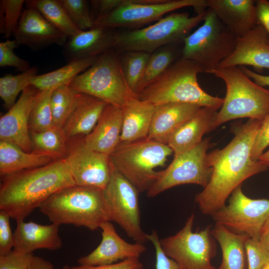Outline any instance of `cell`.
I'll return each mask as SVG.
<instances>
[{"mask_svg":"<svg viewBox=\"0 0 269 269\" xmlns=\"http://www.w3.org/2000/svg\"><path fill=\"white\" fill-rule=\"evenodd\" d=\"M97 57L71 61L58 69L37 75L32 79L31 85L44 91L53 90L62 86L69 85L74 78L92 65Z\"/></svg>","mask_w":269,"mask_h":269,"instance_id":"cell-30","label":"cell"},{"mask_svg":"<svg viewBox=\"0 0 269 269\" xmlns=\"http://www.w3.org/2000/svg\"><path fill=\"white\" fill-rule=\"evenodd\" d=\"M218 18L236 37H241L257 25L256 0H207Z\"/></svg>","mask_w":269,"mask_h":269,"instance_id":"cell-22","label":"cell"},{"mask_svg":"<svg viewBox=\"0 0 269 269\" xmlns=\"http://www.w3.org/2000/svg\"><path fill=\"white\" fill-rule=\"evenodd\" d=\"M52 91H41L35 102L29 118L30 133L42 132L54 126L50 106Z\"/></svg>","mask_w":269,"mask_h":269,"instance_id":"cell-37","label":"cell"},{"mask_svg":"<svg viewBox=\"0 0 269 269\" xmlns=\"http://www.w3.org/2000/svg\"><path fill=\"white\" fill-rule=\"evenodd\" d=\"M52 223L84 227L94 231L110 221L104 190L73 185L55 193L39 208Z\"/></svg>","mask_w":269,"mask_h":269,"instance_id":"cell-3","label":"cell"},{"mask_svg":"<svg viewBox=\"0 0 269 269\" xmlns=\"http://www.w3.org/2000/svg\"><path fill=\"white\" fill-rule=\"evenodd\" d=\"M41 90L32 85L20 94L15 103L0 118V140L33 152L29 127L32 109Z\"/></svg>","mask_w":269,"mask_h":269,"instance_id":"cell-16","label":"cell"},{"mask_svg":"<svg viewBox=\"0 0 269 269\" xmlns=\"http://www.w3.org/2000/svg\"><path fill=\"white\" fill-rule=\"evenodd\" d=\"M59 269H73L72 267H70L68 265H65L63 267H62L61 268H60Z\"/></svg>","mask_w":269,"mask_h":269,"instance_id":"cell-53","label":"cell"},{"mask_svg":"<svg viewBox=\"0 0 269 269\" xmlns=\"http://www.w3.org/2000/svg\"><path fill=\"white\" fill-rule=\"evenodd\" d=\"M203 24L183 41L181 57L196 63L211 74L234 52L236 37L207 7Z\"/></svg>","mask_w":269,"mask_h":269,"instance_id":"cell-8","label":"cell"},{"mask_svg":"<svg viewBox=\"0 0 269 269\" xmlns=\"http://www.w3.org/2000/svg\"><path fill=\"white\" fill-rule=\"evenodd\" d=\"M205 13V11L191 17L187 12H171L148 26L116 32L113 49L118 53H151L163 46L183 42L191 30L203 21Z\"/></svg>","mask_w":269,"mask_h":269,"instance_id":"cell-6","label":"cell"},{"mask_svg":"<svg viewBox=\"0 0 269 269\" xmlns=\"http://www.w3.org/2000/svg\"><path fill=\"white\" fill-rule=\"evenodd\" d=\"M258 160L269 168V149L263 152L258 157Z\"/></svg>","mask_w":269,"mask_h":269,"instance_id":"cell-52","label":"cell"},{"mask_svg":"<svg viewBox=\"0 0 269 269\" xmlns=\"http://www.w3.org/2000/svg\"><path fill=\"white\" fill-rule=\"evenodd\" d=\"M33 151L44 153L55 159L65 158L68 140L63 129L55 126L40 132H30Z\"/></svg>","mask_w":269,"mask_h":269,"instance_id":"cell-33","label":"cell"},{"mask_svg":"<svg viewBox=\"0 0 269 269\" xmlns=\"http://www.w3.org/2000/svg\"><path fill=\"white\" fill-rule=\"evenodd\" d=\"M121 0H92L91 3V16L94 22L105 16L117 8Z\"/></svg>","mask_w":269,"mask_h":269,"instance_id":"cell-46","label":"cell"},{"mask_svg":"<svg viewBox=\"0 0 269 269\" xmlns=\"http://www.w3.org/2000/svg\"><path fill=\"white\" fill-rule=\"evenodd\" d=\"M247 65L259 69H269V36L261 25H257L242 36L236 37L234 52L218 67Z\"/></svg>","mask_w":269,"mask_h":269,"instance_id":"cell-19","label":"cell"},{"mask_svg":"<svg viewBox=\"0 0 269 269\" xmlns=\"http://www.w3.org/2000/svg\"><path fill=\"white\" fill-rule=\"evenodd\" d=\"M172 153L167 144L146 138L119 144L110 156L115 169L142 192L158 178L156 168L163 166Z\"/></svg>","mask_w":269,"mask_h":269,"instance_id":"cell-7","label":"cell"},{"mask_svg":"<svg viewBox=\"0 0 269 269\" xmlns=\"http://www.w3.org/2000/svg\"><path fill=\"white\" fill-rule=\"evenodd\" d=\"M245 249L247 269H264L269 263V252L259 239L249 237L246 241Z\"/></svg>","mask_w":269,"mask_h":269,"instance_id":"cell-41","label":"cell"},{"mask_svg":"<svg viewBox=\"0 0 269 269\" xmlns=\"http://www.w3.org/2000/svg\"><path fill=\"white\" fill-rule=\"evenodd\" d=\"M27 269H54V268L51 262L41 257L34 256Z\"/></svg>","mask_w":269,"mask_h":269,"instance_id":"cell-50","label":"cell"},{"mask_svg":"<svg viewBox=\"0 0 269 269\" xmlns=\"http://www.w3.org/2000/svg\"><path fill=\"white\" fill-rule=\"evenodd\" d=\"M217 109L202 107L192 118L171 136L167 145L174 155L188 150L200 143L203 135L214 130Z\"/></svg>","mask_w":269,"mask_h":269,"instance_id":"cell-26","label":"cell"},{"mask_svg":"<svg viewBox=\"0 0 269 269\" xmlns=\"http://www.w3.org/2000/svg\"><path fill=\"white\" fill-rule=\"evenodd\" d=\"M25 0H0V32L7 39L13 35L23 12Z\"/></svg>","mask_w":269,"mask_h":269,"instance_id":"cell-38","label":"cell"},{"mask_svg":"<svg viewBox=\"0 0 269 269\" xmlns=\"http://www.w3.org/2000/svg\"><path fill=\"white\" fill-rule=\"evenodd\" d=\"M210 138H206L194 147L174 155L171 163L146 191L147 196L154 197L173 187L195 184L205 187L208 183L212 168L207 161V151Z\"/></svg>","mask_w":269,"mask_h":269,"instance_id":"cell-12","label":"cell"},{"mask_svg":"<svg viewBox=\"0 0 269 269\" xmlns=\"http://www.w3.org/2000/svg\"><path fill=\"white\" fill-rule=\"evenodd\" d=\"M201 72L202 70L196 63L179 58L137 97L155 106L167 103H184L218 110L224 98L213 96L201 88L197 80V75Z\"/></svg>","mask_w":269,"mask_h":269,"instance_id":"cell-4","label":"cell"},{"mask_svg":"<svg viewBox=\"0 0 269 269\" xmlns=\"http://www.w3.org/2000/svg\"><path fill=\"white\" fill-rule=\"evenodd\" d=\"M34 256L33 253H24L13 249L0 256V269H27Z\"/></svg>","mask_w":269,"mask_h":269,"instance_id":"cell-42","label":"cell"},{"mask_svg":"<svg viewBox=\"0 0 269 269\" xmlns=\"http://www.w3.org/2000/svg\"><path fill=\"white\" fill-rule=\"evenodd\" d=\"M56 160L48 155L27 152L18 146L0 140V175L2 177L22 170L39 167Z\"/></svg>","mask_w":269,"mask_h":269,"instance_id":"cell-29","label":"cell"},{"mask_svg":"<svg viewBox=\"0 0 269 269\" xmlns=\"http://www.w3.org/2000/svg\"><path fill=\"white\" fill-rule=\"evenodd\" d=\"M69 86L78 92L121 109L131 97L136 96L126 82L119 53L114 49L99 55L90 67L74 78Z\"/></svg>","mask_w":269,"mask_h":269,"instance_id":"cell-9","label":"cell"},{"mask_svg":"<svg viewBox=\"0 0 269 269\" xmlns=\"http://www.w3.org/2000/svg\"><path fill=\"white\" fill-rule=\"evenodd\" d=\"M155 107L152 103L140 100L136 96L128 101L122 108L123 127L119 144L147 138Z\"/></svg>","mask_w":269,"mask_h":269,"instance_id":"cell-25","label":"cell"},{"mask_svg":"<svg viewBox=\"0 0 269 269\" xmlns=\"http://www.w3.org/2000/svg\"><path fill=\"white\" fill-rule=\"evenodd\" d=\"M76 184L66 158L1 177L0 210L24 220L58 191Z\"/></svg>","mask_w":269,"mask_h":269,"instance_id":"cell-2","label":"cell"},{"mask_svg":"<svg viewBox=\"0 0 269 269\" xmlns=\"http://www.w3.org/2000/svg\"><path fill=\"white\" fill-rule=\"evenodd\" d=\"M18 45L15 39L0 42V67H12L21 72L30 68L27 61L15 53L14 50Z\"/></svg>","mask_w":269,"mask_h":269,"instance_id":"cell-40","label":"cell"},{"mask_svg":"<svg viewBox=\"0 0 269 269\" xmlns=\"http://www.w3.org/2000/svg\"><path fill=\"white\" fill-rule=\"evenodd\" d=\"M194 219L192 213L177 233L160 239L161 247L182 269H216L211 262L217 251L211 227L194 232Z\"/></svg>","mask_w":269,"mask_h":269,"instance_id":"cell-10","label":"cell"},{"mask_svg":"<svg viewBox=\"0 0 269 269\" xmlns=\"http://www.w3.org/2000/svg\"><path fill=\"white\" fill-rule=\"evenodd\" d=\"M84 138L80 136L68 140L65 158L72 177L76 185L105 190L114 170L110 156L90 148Z\"/></svg>","mask_w":269,"mask_h":269,"instance_id":"cell-15","label":"cell"},{"mask_svg":"<svg viewBox=\"0 0 269 269\" xmlns=\"http://www.w3.org/2000/svg\"><path fill=\"white\" fill-rule=\"evenodd\" d=\"M14 231L13 249L26 254L37 250L56 251L62 247L63 243L59 234V225L51 223L44 225L32 221H16Z\"/></svg>","mask_w":269,"mask_h":269,"instance_id":"cell-21","label":"cell"},{"mask_svg":"<svg viewBox=\"0 0 269 269\" xmlns=\"http://www.w3.org/2000/svg\"><path fill=\"white\" fill-rule=\"evenodd\" d=\"M175 45L163 46L150 54L140 83L137 96L147 86L158 80L177 59Z\"/></svg>","mask_w":269,"mask_h":269,"instance_id":"cell-32","label":"cell"},{"mask_svg":"<svg viewBox=\"0 0 269 269\" xmlns=\"http://www.w3.org/2000/svg\"><path fill=\"white\" fill-rule=\"evenodd\" d=\"M123 127L121 108L108 104L97 123L84 140L90 148L110 155L118 146Z\"/></svg>","mask_w":269,"mask_h":269,"instance_id":"cell-24","label":"cell"},{"mask_svg":"<svg viewBox=\"0 0 269 269\" xmlns=\"http://www.w3.org/2000/svg\"><path fill=\"white\" fill-rule=\"evenodd\" d=\"M73 269H143V265L139 258H131L120 262L102 266H83L72 267Z\"/></svg>","mask_w":269,"mask_h":269,"instance_id":"cell-47","label":"cell"},{"mask_svg":"<svg viewBox=\"0 0 269 269\" xmlns=\"http://www.w3.org/2000/svg\"><path fill=\"white\" fill-rule=\"evenodd\" d=\"M211 232L220 245L222 255L221 264L216 269H247L245 243L250 237L235 233L218 224Z\"/></svg>","mask_w":269,"mask_h":269,"instance_id":"cell-28","label":"cell"},{"mask_svg":"<svg viewBox=\"0 0 269 269\" xmlns=\"http://www.w3.org/2000/svg\"><path fill=\"white\" fill-rule=\"evenodd\" d=\"M115 32L112 29L94 26L68 38L63 53L67 63L83 58L97 57L113 49Z\"/></svg>","mask_w":269,"mask_h":269,"instance_id":"cell-23","label":"cell"},{"mask_svg":"<svg viewBox=\"0 0 269 269\" xmlns=\"http://www.w3.org/2000/svg\"><path fill=\"white\" fill-rule=\"evenodd\" d=\"M73 23L81 30L94 27L87 2L84 0H59Z\"/></svg>","mask_w":269,"mask_h":269,"instance_id":"cell-39","label":"cell"},{"mask_svg":"<svg viewBox=\"0 0 269 269\" xmlns=\"http://www.w3.org/2000/svg\"><path fill=\"white\" fill-rule=\"evenodd\" d=\"M25 3L27 7L38 11L68 38L82 31L71 21L59 0H28Z\"/></svg>","mask_w":269,"mask_h":269,"instance_id":"cell-31","label":"cell"},{"mask_svg":"<svg viewBox=\"0 0 269 269\" xmlns=\"http://www.w3.org/2000/svg\"><path fill=\"white\" fill-rule=\"evenodd\" d=\"M102 240L98 246L90 254L78 260L79 265L102 266L116 263L131 258H139L146 250L142 243L131 244L122 238L110 221L100 227Z\"/></svg>","mask_w":269,"mask_h":269,"instance_id":"cell-17","label":"cell"},{"mask_svg":"<svg viewBox=\"0 0 269 269\" xmlns=\"http://www.w3.org/2000/svg\"><path fill=\"white\" fill-rule=\"evenodd\" d=\"M148 241L152 244L155 252V269H182L173 260L163 252L160 244V239L155 230L147 235Z\"/></svg>","mask_w":269,"mask_h":269,"instance_id":"cell-44","label":"cell"},{"mask_svg":"<svg viewBox=\"0 0 269 269\" xmlns=\"http://www.w3.org/2000/svg\"><path fill=\"white\" fill-rule=\"evenodd\" d=\"M241 70L258 85L269 87V75H263L255 72L245 66H240Z\"/></svg>","mask_w":269,"mask_h":269,"instance_id":"cell-49","label":"cell"},{"mask_svg":"<svg viewBox=\"0 0 269 269\" xmlns=\"http://www.w3.org/2000/svg\"><path fill=\"white\" fill-rule=\"evenodd\" d=\"M139 193L114 168L111 180L104 190L110 221L118 224L135 242L143 244L148 239L140 225Z\"/></svg>","mask_w":269,"mask_h":269,"instance_id":"cell-13","label":"cell"},{"mask_svg":"<svg viewBox=\"0 0 269 269\" xmlns=\"http://www.w3.org/2000/svg\"><path fill=\"white\" fill-rule=\"evenodd\" d=\"M262 121L249 119L237 128L234 137L225 147L207 154L212 174L206 186L195 197L203 214L212 216L226 205L227 198L244 181L268 169L251 156Z\"/></svg>","mask_w":269,"mask_h":269,"instance_id":"cell-1","label":"cell"},{"mask_svg":"<svg viewBox=\"0 0 269 269\" xmlns=\"http://www.w3.org/2000/svg\"><path fill=\"white\" fill-rule=\"evenodd\" d=\"M185 7H192L199 14L207 8V0H121L117 8L94 21V26L138 29Z\"/></svg>","mask_w":269,"mask_h":269,"instance_id":"cell-11","label":"cell"},{"mask_svg":"<svg viewBox=\"0 0 269 269\" xmlns=\"http://www.w3.org/2000/svg\"><path fill=\"white\" fill-rule=\"evenodd\" d=\"M80 93L69 85L58 87L52 92L50 106L54 126L63 129L73 111Z\"/></svg>","mask_w":269,"mask_h":269,"instance_id":"cell-34","label":"cell"},{"mask_svg":"<svg viewBox=\"0 0 269 269\" xmlns=\"http://www.w3.org/2000/svg\"><path fill=\"white\" fill-rule=\"evenodd\" d=\"M212 74L222 79L226 94L214 129L230 120L248 118L263 120L269 114V90L257 84L237 66L218 67Z\"/></svg>","mask_w":269,"mask_h":269,"instance_id":"cell-5","label":"cell"},{"mask_svg":"<svg viewBox=\"0 0 269 269\" xmlns=\"http://www.w3.org/2000/svg\"><path fill=\"white\" fill-rule=\"evenodd\" d=\"M269 145V114L262 121L256 135L251 153L252 159L258 160V157Z\"/></svg>","mask_w":269,"mask_h":269,"instance_id":"cell-45","label":"cell"},{"mask_svg":"<svg viewBox=\"0 0 269 269\" xmlns=\"http://www.w3.org/2000/svg\"><path fill=\"white\" fill-rule=\"evenodd\" d=\"M259 240L269 252V217L262 227L260 233Z\"/></svg>","mask_w":269,"mask_h":269,"instance_id":"cell-51","label":"cell"},{"mask_svg":"<svg viewBox=\"0 0 269 269\" xmlns=\"http://www.w3.org/2000/svg\"><path fill=\"white\" fill-rule=\"evenodd\" d=\"M13 35L19 45H24L34 50L52 44L63 46L68 39L38 11L30 7L23 10Z\"/></svg>","mask_w":269,"mask_h":269,"instance_id":"cell-18","label":"cell"},{"mask_svg":"<svg viewBox=\"0 0 269 269\" xmlns=\"http://www.w3.org/2000/svg\"><path fill=\"white\" fill-rule=\"evenodd\" d=\"M108 104L95 97L80 93L76 105L63 128L67 140L89 134Z\"/></svg>","mask_w":269,"mask_h":269,"instance_id":"cell-27","label":"cell"},{"mask_svg":"<svg viewBox=\"0 0 269 269\" xmlns=\"http://www.w3.org/2000/svg\"><path fill=\"white\" fill-rule=\"evenodd\" d=\"M37 73V68L33 66L20 74H8L0 78V97L5 109L8 110L12 107L19 93L31 85Z\"/></svg>","mask_w":269,"mask_h":269,"instance_id":"cell-35","label":"cell"},{"mask_svg":"<svg viewBox=\"0 0 269 269\" xmlns=\"http://www.w3.org/2000/svg\"><path fill=\"white\" fill-rule=\"evenodd\" d=\"M257 25H262L267 31L269 39V1L256 0Z\"/></svg>","mask_w":269,"mask_h":269,"instance_id":"cell-48","label":"cell"},{"mask_svg":"<svg viewBox=\"0 0 269 269\" xmlns=\"http://www.w3.org/2000/svg\"><path fill=\"white\" fill-rule=\"evenodd\" d=\"M202 107L184 103L156 106L147 138L167 144L172 134Z\"/></svg>","mask_w":269,"mask_h":269,"instance_id":"cell-20","label":"cell"},{"mask_svg":"<svg viewBox=\"0 0 269 269\" xmlns=\"http://www.w3.org/2000/svg\"><path fill=\"white\" fill-rule=\"evenodd\" d=\"M150 54L137 51H127L119 54L126 82L131 91L136 96Z\"/></svg>","mask_w":269,"mask_h":269,"instance_id":"cell-36","label":"cell"},{"mask_svg":"<svg viewBox=\"0 0 269 269\" xmlns=\"http://www.w3.org/2000/svg\"><path fill=\"white\" fill-rule=\"evenodd\" d=\"M216 224L238 234L259 239L261 230L269 217V199L247 196L241 185L231 194L229 203L212 216Z\"/></svg>","mask_w":269,"mask_h":269,"instance_id":"cell-14","label":"cell"},{"mask_svg":"<svg viewBox=\"0 0 269 269\" xmlns=\"http://www.w3.org/2000/svg\"><path fill=\"white\" fill-rule=\"evenodd\" d=\"M10 217L3 210H0V256L5 255L14 247V234L10 225Z\"/></svg>","mask_w":269,"mask_h":269,"instance_id":"cell-43","label":"cell"},{"mask_svg":"<svg viewBox=\"0 0 269 269\" xmlns=\"http://www.w3.org/2000/svg\"><path fill=\"white\" fill-rule=\"evenodd\" d=\"M264 269H269V263L265 266Z\"/></svg>","mask_w":269,"mask_h":269,"instance_id":"cell-54","label":"cell"}]
</instances>
